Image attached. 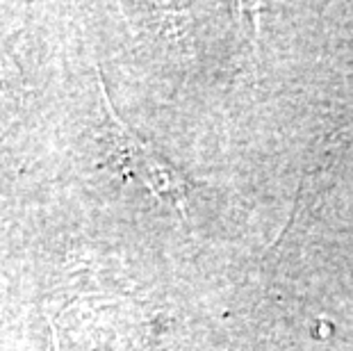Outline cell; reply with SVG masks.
<instances>
[{"mask_svg": "<svg viewBox=\"0 0 353 351\" xmlns=\"http://www.w3.org/2000/svg\"><path fill=\"white\" fill-rule=\"evenodd\" d=\"M103 96V110H105V146H108V160L110 167L117 169L119 174L137 178V181L148 188L157 199L164 203L174 205L176 212L190 223L187 217V183L167 160H162L153 148H148L128 126L119 119L110 103V96L105 94L101 85Z\"/></svg>", "mask_w": 353, "mask_h": 351, "instance_id": "6da1fadb", "label": "cell"}]
</instances>
